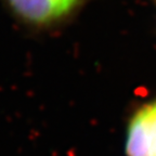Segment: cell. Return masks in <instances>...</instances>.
Instances as JSON below:
<instances>
[{
    "mask_svg": "<svg viewBox=\"0 0 156 156\" xmlns=\"http://www.w3.org/2000/svg\"><path fill=\"white\" fill-rule=\"evenodd\" d=\"M127 156H156V99L132 115L127 128Z\"/></svg>",
    "mask_w": 156,
    "mask_h": 156,
    "instance_id": "obj_1",
    "label": "cell"
},
{
    "mask_svg": "<svg viewBox=\"0 0 156 156\" xmlns=\"http://www.w3.org/2000/svg\"><path fill=\"white\" fill-rule=\"evenodd\" d=\"M12 11L34 25L53 24L75 11L83 0H8Z\"/></svg>",
    "mask_w": 156,
    "mask_h": 156,
    "instance_id": "obj_2",
    "label": "cell"
}]
</instances>
